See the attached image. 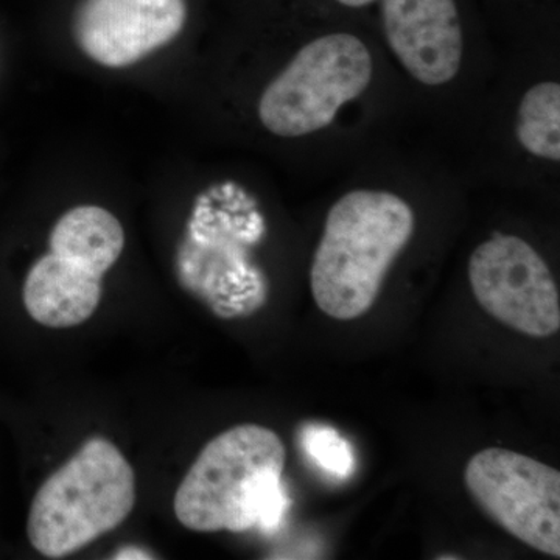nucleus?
I'll return each instance as SVG.
<instances>
[{
    "mask_svg": "<svg viewBox=\"0 0 560 560\" xmlns=\"http://www.w3.org/2000/svg\"><path fill=\"white\" fill-rule=\"evenodd\" d=\"M337 2L342 3L345 7H349V9H363V7L374 3L375 0H337Z\"/></svg>",
    "mask_w": 560,
    "mask_h": 560,
    "instance_id": "obj_13",
    "label": "nucleus"
},
{
    "mask_svg": "<svg viewBox=\"0 0 560 560\" xmlns=\"http://www.w3.org/2000/svg\"><path fill=\"white\" fill-rule=\"evenodd\" d=\"M390 50L419 83L442 86L458 75L464 35L455 0H382Z\"/></svg>",
    "mask_w": 560,
    "mask_h": 560,
    "instance_id": "obj_8",
    "label": "nucleus"
},
{
    "mask_svg": "<svg viewBox=\"0 0 560 560\" xmlns=\"http://www.w3.org/2000/svg\"><path fill=\"white\" fill-rule=\"evenodd\" d=\"M415 230V210L390 191L353 190L335 202L311 271L319 311L338 320L370 312Z\"/></svg>",
    "mask_w": 560,
    "mask_h": 560,
    "instance_id": "obj_2",
    "label": "nucleus"
},
{
    "mask_svg": "<svg viewBox=\"0 0 560 560\" xmlns=\"http://www.w3.org/2000/svg\"><path fill=\"white\" fill-rule=\"evenodd\" d=\"M186 20V0H83L73 36L91 60L127 68L172 43Z\"/></svg>",
    "mask_w": 560,
    "mask_h": 560,
    "instance_id": "obj_7",
    "label": "nucleus"
},
{
    "mask_svg": "<svg viewBox=\"0 0 560 560\" xmlns=\"http://www.w3.org/2000/svg\"><path fill=\"white\" fill-rule=\"evenodd\" d=\"M471 499L534 550L560 558V471L506 448H486L464 470Z\"/></svg>",
    "mask_w": 560,
    "mask_h": 560,
    "instance_id": "obj_5",
    "label": "nucleus"
},
{
    "mask_svg": "<svg viewBox=\"0 0 560 560\" xmlns=\"http://www.w3.org/2000/svg\"><path fill=\"white\" fill-rule=\"evenodd\" d=\"M49 246L55 253L73 254L88 260L106 275L124 253L125 231L109 210L79 206L57 221Z\"/></svg>",
    "mask_w": 560,
    "mask_h": 560,
    "instance_id": "obj_10",
    "label": "nucleus"
},
{
    "mask_svg": "<svg viewBox=\"0 0 560 560\" xmlns=\"http://www.w3.org/2000/svg\"><path fill=\"white\" fill-rule=\"evenodd\" d=\"M372 70L370 50L357 36L331 33L313 39L261 94V125L279 138L324 130L346 103L368 90Z\"/></svg>",
    "mask_w": 560,
    "mask_h": 560,
    "instance_id": "obj_4",
    "label": "nucleus"
},
{
    "mask_svg": "<svg viewBox=\"0 0 560 560\" xmlns=\"http://www.w3.org/2000/svg\"><path fill=\"white\" fill-rule=\"evenodd\" d=\"M469 280L475 300L493 319L533 338L558 334V285L528 242L497 234L481 243L470 256Z\"/></svg>",
    "mask_w": 560,
    "mask_h": 560,
    "instance_id": "obj_6",
    "label": "nucleus"
},
{
    "mask_svg": "<svg viewBox=\"0 0 560 560\" xmlns=\"http://www.w3.org/2000/svg\"><path fill=\"white\" fill-rule=\"evenodd\" d=\"M285 460V445L267 427L243 423L223 431L202 448L176 489V518L195 533L272 528L287 506Z\"/></svg>",
    "mask_w": 560,
    "mask_h": 560,
    "instance_id": "obj_1",
    "label": "nucleus"
},
{
    "mask_svg": "<svg viewBox=\"0 0 560 560\" xmlns=\"http://www.w3.org/2000/svg\"><path fill=\"white\" fill-rule=\"evenodd\" d=\"M136 475L106 438H91L36 492L27 518L32 547L62 559L119 528L136 504Z\"/></svg>",
    "mask_w": 560,
    "mask_h": 560,
    "instance_id": "obj_3",
    "label": "nucleus"
},
{
    "mask_svg": "<svg viewBox=\"0 0 560 560\" xmlns=\"http://www.w3.org/2000/svg\"><path fill=\"white\" fill-rule=\"evenodd\" d=\"M515 135L533 156L560 161L559 83L541 81L525 92L518 106Z\"/></svg>",
    "mask_w": 560,
    "mask_h": 560,
    "instance_id": "obj_11",
    "label": "nucleus"
},
{
    "mask_svg": "<svg viewBox=\"0 0 560 560\" xmlns=\"http://www.w3.org/2000/svg\"><path fill=\"white\" fill-rule=\"evenodd\" d=\"M304 447L320 467L335 477L345 478L353 470L352 451L348 441L330 427L313 425L304 431Z\"/></svg>",
    "mask_w": 560,
    "mask_h": 560,
    "instance_id": "obj_12",
    "label": "nucleus"
},
{
    "mask_svg": "<svg viewBox=\"0 0 560 560\" xmlns=\"http://www.w3.org/2000/svg\"><path fill=\"white\" fill-rule=\"evenodd\" d=\"M103 276L79 256L49 250L32 265L25 278V311L50 329L81 326L101 305Z\"/></svg>",
    "mask_w": 560,
    "mask_h": 560,
    "instance_id": "obj_9",
    "label": "nucleus"
}]
</instances>
